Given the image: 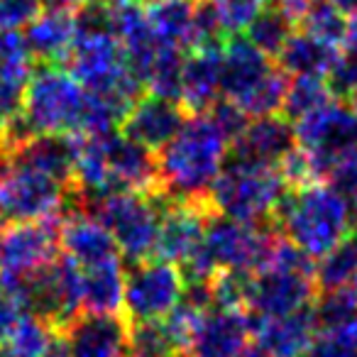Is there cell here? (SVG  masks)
Wrapping results in <instances>:
<instances>
[{
    "mask_svg": "<svg viewBox=\"0 0 357 357\" xmlns=\"http://www.w3.org/2000/svg\"><path fill=\"white\" fill-rule=\"evenodd\" d=\"M230 154V142L206 113L189 115L176 137L157 152L159 194L169 201L206 204ZM211 208V206H208Z\"/></svg>",
    "mask_w": 357,
    "mask_h": 357,
    "instance_id": "cell-1",
    "label": "cell"
},
{
    "mask_svg": "<svg viewBox=\"0 0 357 357\" xmlns=\"http://www.w3.org/2000/svg\"><path fill=\"white\" fill-rule=\"evenodd\" d=\"M274 230L313 262L352 235L350 199L326 181L289 189L272 220Z\"/></svg>",
    "mask_w": 357,
    "mask_h": 357,
    "instance_id": "cell-2",
    "label": "cell"
},
{
    "mask_svg": "<svg viewBox=\"0 0 357 357\" xmlns=\"http://www.w3.org/2000/svg\"><path fill=\"white\" fill-rule=\"evenodd\" d=\"M164 206L167 196L159 191H110L81 201L74 211H84L100 220L113 235L123 259L135 264L154 257Z\"/></svg>",
    "mask_w": 357,
    "mask_h": 357,
    "instance_id": "cell-3",
    "label": "cell"
},
{
    "mask_svg": "<svg viewBox=\"0 0 357 357\" xmlns=\"http://www.w3.org/2000/svg\"><path fill=\"white\" fill-rule=\"evenodd\" d=\"M289 191L279 169L255 167L228 157L208 196L213 213L252 225H272L274 213Z\"/></svg>",
    "mask_w": 357,
    "mask_h": 357,
    "instance_id": "cell-4",
    "label": "cell"
},
{
    "mask_svg": "<svg viewBox=\"0 0 357 357\" xmlns=\"http://www.w3.org/2000/svg\"><path fill=\"white\" fill-rule=\"evenodd\" d=\"M84 103L86 89L69 69L42 64L32 69L17 115L30 135H76Z\"/></svg>",
    "mask_w": 357,
    "mask_h": 357,
    "instance_id": "cell-5",
    "label": "cell"
},
{
    "mask_svg": "<svg viewBox=\"0 0 357 357\" xmlns=\"http://www.w3.org/2000/svg\"><path fill=\"white\" fill-rule=\"evenodd\" d=\"M71 211V189L47 174L10 159L0 172V230L13 223L64 218Z\"/></svg>",
    "mask_w": 357,
    "mask_h": 357,
    "instance_id": "cell-6",
    "label": "cell"
},
{
    "mask_svg": "<svg viewBox=\"0 0 357 357\" xmlns=\"http://www.w3.org/2000/svg\"><path fill=\"white\" fill-rule=\"evenodd\" d=\"M186 279L174 262L149 257L135 262L125 274L123 318L128 323L162 321L184 296Z\"/></svg>",
    "mask_w": 357,
    "mask_h": 357,
    "instance_id": "cell-7",
    "label": "cell"
},
{
    "mask_svg": "<svg viewBox=\"0 0 357 357\" xmlns=\"http://www.w3.org/2000/svg\"><path fill=\"white\" fill-rule=\"evenodd\" d=\"M277 235L274 225H252L211 213L204 248L218 272L235 269V272L255 274L264 267Z\"/></svg>",
    "mask_w": 357,
    "mask_h": 357,
    "instance_id": "cell-8",
    "label": "cell"
},
{
    "mask_svg": "<svg viewBox=\"0 0 357 357\" xmlns=\"http://www.w3.org/2000/svg\"><path fill=\"white\" fill-rule=\"evenodd\" d=\"M61 215L0 230V284H17L59 257Z\"/></svg>",
    "mask_w": 357,
    "mask_h": 357,
    "instance_id": "cell-9",
    "label": "cell"
},
{
    "mask_svg": "<svg viewBox=\"0 0 357 357\" xmlns=\"http://www.w3.org/2000/svg\"><path fill=\"white\" fill-rule=\"evenodd\" d=\"M296 144L313 157L318 176H326L328 164L340 154L357 149V113L352 105L331 100L294 123Z\"/></svg>",
    "mask_w": 357,
    "mask_h": 357,
    "instance_id": "cell-10",
    "label": "cell"
},
{
    "mask_svg": "<svg viewBox=\"0 0 357 357\" xmlns=\"http://www.w3.org/2000/svg\"><path fill=\"white\" fill-rule=\"evenodd\" d=\"M318 287L313 274L284 267H262L252 274L245 311L250 318H279L313 306Z\"/></svg>",
    "mask_w": 357,
    "mask_h": 357,
    "instance_id": "cell-11",
    "label": "cell"
},
{
    "mask_svg": "<svg viewBox=\"0 0 357 357\" xmlns=\"http://www.w3.org/2000/svg\"><path fill=\"white\" fill-rule=\"evenodd\" d=\"M213 211L206 204H186V201H169L164 206L162 223H159L154 257L167 262L184 264L191 255L204 248L206 225Z\"/></svg>",
    "mask_w": 357,
    "mask_h": 357,
    "instance_id": "cell-12",
    "label": "cell"
},
{
    "mask_svg": "<svg viewBox=\"0 0 357 357\" xmlns=\"http://www.w3.org/2000/svg\"><path fill=\"white\" fill-rule=\"evenodd\" d=\"M110 191H159L157 154L120 130L100 135Z\"/></svg>",
    "mask_w": 357,
    "mask_h": 357,
    "instance_id": "cell-13",
    "label": "cell"
},
{
    "mask_svg": "<svg viewBox=\"0 0 357 357\" xmlns=\"http://www.w3.org/2000/svg\"><path fill=\"white\" fill-rule=\"evenodd\" d=\"M277 71L272 56L259 52L245 35H233L223 42V81L220 93L243 108L264 81Z\"/></svg>",
    "mask_w": 357,
    "mask_h": 357,
    "instance_id": "cell-14",
    "label": "cell"
},
{
    "mask_svg": "<svg viewBox=\"0 0 357 357\" xmlns=\"http://www.w3.org/2000/svg\"><path fill=\"white\" fill-rule=\"evenodd\" d=\"M186 118H189V110L178 100L144 93L128 110L123 125H120V132L157 154L164 144L176 137L178 130L184 128Z\"/></svg>",
    "mask_w": 357,
    "mask_h": 357,
    "instance_id": "cell-15",
    "label": "cell"
},
{
    "mask_svg": "<svg viewBox=\"0 0 357 357\" xmlns=\"http://www.w3.org/2000/svg\"><path fill=\"white\" fill-rule=\"evenodd\" d=\"M294 149H296L294 123L279 113L250 120L245 132L230 144L228 157L235 162L255 164V167L277 169Z\"/></svg>",
    "mask_w": 357,
    "mask_h": 357,
    "instance_id": "cell-16",
    "label": "cell"
},
{
    "mask_svg": "<svg viewBox=\"0 0 357 357\" xmlns=\"http://www.w3.org/2000/svg\"><path fill=\"white\" fill-rule=\"evenodd\" d=\"M252 335V318L245 308H208L196 323L189 357H235Z\"/></svg>",
    "mask_w": 357,
    "mask_h": 357,
    "instance_id": "cell-17",
    "label": "cell"
},
{
    "mask_svg": "<svg viewBox=\"0 0 357 357\" xmlns=\"http://www.w3.org/2000/svg\"><path fill=\"white\" fill-rule=\"evenodd\" d=\"M59 248L61 255L69 257L81 269H91L98 267V264L113 262V259H123L108 228L100 220H96L93 215L84 213V211H69L61 218Z\"/></svg>",
    "mask_w": 357,
    "mask_h": 357,
    "instance_id": "cell-18",
    "label": "cell"
},
{
    "mask_svg": "<svg viewBox=\"0 0 357 357\" xmlns=\"http://www.w3.org/2000/svg\"><path fill=\"white\" fill-rule=\"evenodd\" d=\"M128 331L123 316L81 313L59 335L71 357H128Z\"/></svg>",
    "mask_w": 357,
    "mask_h": 357,
    "instance_id": "cell-19",
    "label": "cell"
},
{
    "mask_svg": "<svg viewBox=\"0 0 357 357\" xmlns=\"http://www.w3.org/2000/svg\"><path fill=\"white\" fill-rule=\"evenodd\" d=\"M220 81H223V45L196 47L184 59L178 103L189 110V115L206 113L220 98Z\"/></svg>",
    "mask_w": 357,
    "mask_h": 357,
    "instance_id": "cell-20",
    "label": "cell"
},
{
    "mask_svg": "<svg viewBox=\"0 0 357 357\" xmlns=\"http://www.w3.org/2000/svg\"><path fill=\"white\" fill-rule=\"evenodd\" d=\"M316 333L313 306L279 318H252L255 345L262 347L269 357H301Z\"/></svg>",
    "mask_w": 357,
    "mask_h": 357,
    "instance_id": "cell-21",
    "label": "cell"
},
{
    "mask_svg": "<svg viewBox=\"0 0 357 357\" xmlns=\"http://www.w3.org/2000/svg\"><path fill=\"white\" fill-rule=\"evenodd\" d=\"M27 52L42 64H61L69 59L76 45V17L66 10H42L30 25L22 30Z\"/></svg>",
    "mask_w": 357,
    "mask_h": 357,
    "instance_id": "cell-22",
    "label": "cell"
},
{
    "mask_svg": "<svg viewBox=\"0 0 357 357\" xmlns=\"http://www.w3.org/2000/svg\"><path fill=\"white\" fill-rule=\"evenodd\" d=\"M76 135H35L27 142H22L10 154L13 162L25 164L30 169L47 174L59 184H74V164H76Z\"/></svg>",
    "mask_w": 357,
    "mask_h": 357,
    "instance_id": "cell-23",
    "label": "cell"
},
{
    "mask_svg": "<svg viewBox=\"0 0 357 357\" xmlns=\"http://www.w3.org/2000/svg\"><path fill=\"white\" fill-rule=\"evenodd\" d=\"M337 61V47L316 40L303 30H294L282 52L277 54L274 64L287 76H316L328 79Z\"/></svg>",
    "mask_w": 357,
    "mask_h": 357,
    "instance_id": "cell-24",
    "label": "cell"
},
{
    "mask_svg": "<svg viewBox=\"0 0 357 357\" xmlns=\"http://www.w3.org/2000/svg\"><path fill=\"white\" fill-rule=\"evenodd\" d=\"M84 274V291L81 303L84 313L96 316H123V296H125V259L98 264V267L81 269Z\"/></svg>",
    "mask_w": 357,
    "mask_h": 357,
    "instance_id": "cell-25",
    "label": "cell"
},
{
    "mask_svg": "<svg viewBox=\"0 0 357 357\" xmlns=\"http://www.w3.org/2000/svg\"><path fill=\"white\" fill-rule=\"evenodd\" d=\"M147 22L159 42L186 52L196 50L194 40V3L186 0H154L144 8Z\"/></svg>",
    "mask_w": 357,
    "mask_h": 357,
    "instance_id": "cell-26",
    "label": "cell"
},
{
    "mask_svg": "<svg viewBox=\"0 0 357 357\" xmlns=\"http://www.w3.org/2000/svg\"><path fill=\"white\" fill-rule=\"evenodd\" d=\"M318 291H331V289H357V233L347 235L340 245L323 255L313 269Z\"/></svg>",
    "mask_w": 357,
    "mask_h": 357,
    "instance_id": "cell-27",
    "label": "cell"
},
{
    "mask_svg": "<svg viewBox=\"0 0 357 357\" xmlns=\"http://www.w3.org/2000/svg\"><path fill=\"white\" fill-rule=\"evenodd\" d=\"M186 347L178 342L169 323L142 321L130 323L128 331V357H184Z\"/></svg>",
    "mask_w": 357,
    "mask_h": 357,
    "instance_id": "cell-28",
    "label": "cell"
},
{
    "mask_svg": "<svg viewBox=\"0 0 357 357\" xmlns=\"http://www.w3.org/2000/svg\"><path fill=\"white\" fill-rule=\"evenodd\" d=\"M335 100L328 79H316V76H291V81L287 84V96H284L282 115L291 123H296L298 118L313 113L321 105Z\"/></svg>",
    "mask_w": 357,
    "mask_h": 357,
    "instance_id": "cell-29",
    "label": "cell"
},
{
    "mask_svg": "<svg viewBox=\"0 0 357 357\" xmlns=\"http://www.w3.org/2000/svg\"><path fill=\"white\" fill-rule=\"evenodd\" d=\"M56 335L59 331L45 318L35 316V313H22L10 337L3 345L10 350L13 357H42L56 340Z\"/></svg>",
    "mask_w": 357,
    "mask_h": 357,
    "instance_id": "cell-30",
    "label": "cell"
},
{
    "mask_svg": "<svg viewBox=\"0 0 357 357\" xmlns=\"http://www.w3.org/2000/svg\"><path fill=\"white\" fill-rule=\"evenodd\" d=\"M313 318L318 331H337L357 323V289H331L318 291L313 301Z\"/></svg>",
    "mask_w": 357,
    "mask_h": 357,
    "instance_id": "cell-31",
    "label": "cell"
},
{
    "mask_svg": "<svg viewBox=\"0 0 357 357\" xmlns=\"http://www.w3.org/2000/svg\"><path fill=\"white\" fill-rule=\"evenodd\" d=\"M294 30H296V25H294L289 17H284L277 8L267 6L252 22H250V27L243 35L248 37L259 52H264L267 56L277 59L282 47L287 45V40L294 35Z\"/></svg>",
    "mask_w": 357,
    "mask_h": 357,
    "instance_id": "cell-32",
    "label": "cell"
},
{
    "mask_svg": "<svg viewBox=\"0 0 357 357\" xmlns=\"http://www.w3.org/2000/svg\"><path fill=\"white\" fill-rule=\"evenodd\" d=\"M328 84H331L335 98L337 96L350 98L357 91V15L347 20L345 40L337 47V61L328 76Z\"/></svg>",
    "mask_w": 357,
    "mask_h": 357,
    "instance_id": "cell-33",
    "label": "cell"
},
{
    "mask_svg": "<svg viewBox=\"0 0 357 357\" xmlns=\"http://www.w3.org/2000/svg\"><path fill=\"white\" fill-rule=\"evenodd\" d=\"M347 20L350 17L337 10L331 0H316L298 27L303 32H308V35H313L316 40H323L333 47H340V42L345 40L347 32Z\"/></svg>",
    "mask_w": 357,
    "mask_h": 357,
    "instance_id": "cell-34",
    "label": "cell"
},
{
    "mask_svg": "<svg viewBox=\"0 0 357 357\" xmlns=\"http://www.w3.org/2000/svg\"><path fill=\"white\" fill-rule=\"evenodd\" d=\"M301 357H357V323L337 331H318Z\"/></svg>",
    "mask_w": 357,
    "mask_h": 357,
    "instance_id": "cell-35",
    "label": "cell"
},
{
    "mask_svg": "<svg viewBox=\"0 0 357 357\" xmlns=\"http://www.w3.org/2000/svg\"><path fill=\"white\" fill-rule=\"evenodd\" d=\"M206 115H208V118L213 120L215 128L228 137L230 144L245 132V128H248L250 120H252L238 103H233V100H228V98H218L208 110H206Z\"/></svg>",
    "mask_w": 357,
    "mask_h": 357,
    "instance_id": "cell-36",
    "label": "cell"
},
{
    "mask_svg": "<svg viewBox=\"0 0 357 357\" xmlns=\"http://www.w3.org/2000/svg\"><path fill=\"white\" fill-rule=\"evenodd\" d=\"M326 184H331L335 191H340L345 199H355L357 196V149L335 157L326 169V176H323Z\"/></svg>",
    "mask_w": 357,
    "mask_h": 357,
    "instance_id": "cell-37",
    "label": "cell"
},
{
    "mask_svg": "<svg viewBox=\"0 0 357 357\" xmlns=\"http://www.w3.org/2000/svg\"><path fill=\"white\" fill-rule=\"evenodd\" d=\"M42 8V0H0V30L22 32Z\"/></svg>",
    "mask_w": 357,
    "mask_h": 357,
    "instance_id": "cell-38",
    "label": "cell"
},
{
    "mask_svg": "<svg viewBox=\"0 0 357 357\" xmlns=\"http://www.w3.org/2000/svg\"><path fill=\"white\" fill-rule=\"evenodd\" d=\"M22 313H25V308H22L20 298H17L6 284H0V345L10 337L13 328L20 321Z\"/></svg>",
    "mask_w": 357,
    "mask_h": 357,
    "instance_id": "cell-39",
    "label": "cell"
},
{
    "mask_svg": "<svg viewBox=\"0 0 357 357\" xmlns=\"http://www.w3.org/2000/svg\"><path fill=\"white\" fill-rule=\"evenodd\" d=\"M313 3H316V0H269V6L277 8V10L282 13L284 17H289L296 27L301 25L303 17L308 15Z\"/></svg>",
    "mask_w": 357,
    "mask_h": 357,
    "instance_id": "cell-40",
    "label": "cell"
},
{
    "mask_svg": "<svg viewBox=\"0 0 357 357\" xmlns=\"http://www.w3.org/2000/svg\"><path fill=\"white\" fill-rule=\"evenodd\" d=\"M86 0H42V6L50 8V10H66V13H76Z\"/></svg>",
    "mask_w": 357,
    "mask_h": 357,
    "instance_id": "cell-41",
    "label": "cell"
},
{
    "mask_svg": "<svg viewBox=\"0 0 357 357\" xmlns=\"http://www.w3.org/2000/svg\"><path fill=\"white\" fill-rule=\"evenodd\" d=\"M42 357H71L69 355V347H66V342H64V337L56 335V340L52 342V347Z\"/></svg>",
    "mask_w": 357,
    "mask_h": 357,
    "instance_id": "cell-42",
    "label": "cell"
},
{
    "mask_svg": "<svg viewBox=\"0 0 357 357\" xmlns=\"http://www.w3.org/2000/svg\"><path fill=\"white\" fill-rule=\"evenodd\" d=\"M333 6L337 8L340 13H345L347 17L357 15V0H331Z\"/></svg>",
    "mask_w": 357,
    "mask_h": 357,
    "instance_id": "cell-43",
    "label": "cell"
},
{
    "mask_svg": "<svg viewBox=\"0 0 357 357\" xmlns=\"http://www.w3.org/2000/svg\"><path fill=\"white\" fill-rule=\"evenodd\" d=\"M235 357H269V355L262 350V347H257V345H248V347H243V350H240Z\"/></svg>",
    "mask_w": 357,
    "mask_h": 357,
    "instance_id": "cell-44",
    "label": "cell"
},
{
    "mask_svg": "<svg viewBox=\"0 0 357 357\" xmlns=\"http://www.w3.org/2000/svg\"><path fill=\"white\" fill-rule=\"evenodd\" d=\"M350 215H352V233H357V196L350 201Z\"/></svg>",
    "mask_w": 357,
    "mask_h": 357,
    "instance_id": "cell-45",
    "label": "cell"
},
{
    "mask_svg": "<svg viewBox=\"0 0 357 357\" xmlns=\"http://www.w3.org/2000/svg\"><path fill=\"white\" fill-rule=\"evenodd\" d=\"M350 105H352V110H355V113H357V91L350 96Z\"/></svg>",
    "mask_w": 357,
    "mask_h": 357,
    "instance_id": "cell-46",
    "label": "cell"
},
{
    "mask_svg": "<svg viewBox=\"0 0 357 357\" xmlns=\"http://www.w3.org/2000/svg\"><path fill=\"white\" fill-rule=\"evenodd\" d=\"M0 357H13V355H10V350H8L6 345H0Z\"/></svg>",
    "mask_w": 357,
    "mask_h": 357,
    "instance_id": "cell-47",
    "label": "cell"
}]
</instances>
